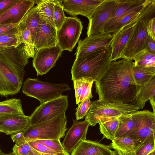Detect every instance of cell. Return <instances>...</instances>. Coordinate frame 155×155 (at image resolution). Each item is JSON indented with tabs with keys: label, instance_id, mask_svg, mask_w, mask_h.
I'll return each mask as SVG.
<instances>
[{
	"label": "cell",
	"instance_id": "ffe728a7",
	"mask_svg": "<svg viewBox=\"0 0 155 155\" xmlns=\"http://www.w3.org/2000/svg\"><path fill=\"white\" fill-rule=\"evenodd\" d=\"M30 125L29 117L24 114L0 117V132L6 135L23 131Z\"/></svg>",
	"mask_w": 155,
	"mask_h": 155
},
{
	"label": "cell",
	"instance_id": "484cf974",
	"mask_svg": "<svg viewBox=\"0 0 155 155\" xmlns=\"http://www.w3.org/2000/svg\"><path fill=\"white\" fill-rule=\"evenodd\" d=\"M149 4L142 9L131 12L123 16L113 23L104 32L111 34L116 32L123 26L140 17Z\"/></svg>",
	"mask_w": 155,
	"mask_h": 155
},
{
	"label": "cell",
	"instance_id": "60d3db41",
	"mask_svg": "<svg viewBox=\"0 0 155 155\" xmlns=\"http://www.w3.org/2000/svg\"><path fill=\"white\" fill-rule=\"evenodd\" d=\"M19 0H0V16L16 3Z\"/></svg>",
	"mask_w": 155,
	"mask_h": 155
},
{
	"label": "cell",
	"instance_id": "30bf717a",
	"mask_svg": "<svg viewBox=\"0 0 155 155\" xmlns=\"http://www.w3.org/2000/svg\"><path fill=\"white\" fill-rule=\"evenodd\" d=\"M134 126L128 136L135 141L136 145L155 133V114L148 110L137 111L131 114Z\"/></svg>",
	"mask_w": 155,
	"mask_h": 155
},
{
	"label": "cell",
	"instance_id": "8d00e7d4",
	"mask_svg": "<svg viewBox=\"0 0 155 155\" xmlns=\"http://www.w3.org/2000/svg\"><path fill=\"white\" fill-rule=\"evenodd\" d=\"M84 82L79 101V103L87 98H91L93 97L91 88L94 81L91 77H84Z\"/></svg>",
	"mask_w": 155,
	"mask_h": 155
},
{
	"label": "cell",
	"instance_id": "44dd1931",
	"mask_svg": "<svg viewBox=\"0 0 155 155\" xmlns=\"http://www.w3.org/2000/svg\"><path fill=\"white\" fill-rule=\"evenodd\" d=\"M112 151L109 146L86 139L78 145L71 155H112Z\"/></svg>",
	"mask_w": 155,
	"mask_h": 155
},
{
	"label": "cell",
	"instance_id": "7bdbcfd3",
	"mask_svg": "<svg viewBox=\"0 0 155 155\" xmlns=\"http://www.w3.org/2000/svg\"><path fill=\"white\" fill-rule=\"evenodd\" d=\"M10 137L13 141L18 145H21L26 143L23 136V131L12 134Z\"/></svg>",
	"mask_w": 155,
	"mask_h": 155
},
{
	"label": "cell",
	"instance_id": "cb8c5ba5",
	"mask_svg": "<svg viewBox=\"0 0 155 155\" xmlns=\"http://www.w3.org/2000/svg\"><path fill=\"white\" fill-rule=\"evenodd\" d=\"M98 124L103 138L113 140L115 138L119 126V122L117 117L101 118L98 120Z\"/></svg>",
	"mask_w": 155,
	"mask_h": 155
},
{
	"label": "cell",
	"instance_id": "277c9868",
	"mask_svg": "<svg viewBox=\"0 0 155 155\" xmlns=\"http://www.w3.org/2000/svg\"><path fill=\"white\" fill-rule=\"evenodd\" d=\"M155 0H153L138 20L133 32L122 51L121 58L133 60L146 49L147 34V26L149 21L155 17Z\"/></svg>",
	"mask_w": 155,
	"mask_h": 155
},
{
	"label": "cell",
	"instance_id": "3957f363",
	"mask_svg": "<svg viewBox=\"0 0 155 155\" xmlns=\"http://www.w3.org/2000/svg\"><path fill=\"white\" fill-rule=\"evenodd\" d=\"M110 47L99 48L80 57L76 58L72 66L71 80L84 77L92 78L95 82L107 69L110 60Z\"/></svg>",
	"mask_w": 155,
	"mask_h": 155
},
{
	"label": "cell",
	"instance_id": "d6986e66",
	"mask_svg": "<svg viewBox=\"0 0 155 155\" xmlns=\"http://www.w3.org/2000/svg\"><path fill=\"white\" fill-rule=\"evenodd\" d=\"M153 0H117L116 8L103 29L104 31L116 20L129 12L142 9Z\"/></svg>",
	"mask_w": 155,
	"mask_h": 155
},
{
	"label": "cell",
	"instance_id": "ee69618b",
	"mask_svg": "<svg viewBox=\"0 0 155 155\" xmlns=\"http://www.w3.org/2000/svg\"><path fill=\"white\" fill-rule=\"evenodd\" d=\"M18 25L0 24V35L13 31L17 28Z\"/></svg>",
	"mask_w": 155,
	"mask_h": 155
},
{
	"label": "cell",
	"instance_id": "b9f144b4",
	"mask_svg": "<svg viewBox=\"0 0 155 155\" xmlns=\"http://www.w3.org/2000/svg\"><path fill=\"white\" fill-rule=\"evenodd\" d=\"M155 17L151 18L148 21L147 26V35L155 41Z\"/></svg>",
	"mask_w": 155,
	"mask_h": 155
},
{
	"label": "cell",
	"instance_id": "ac0fdd59",
	"mask_svg": "<svg viewBox=\"0 0 155 155\" xmlns=\"http://www.w3.org/2000/svg\"><path fill=\"white\" fill-rule=\"evenodd\" d=\"M35 4L34 0H19L0 16V24L18 25Z\"/></svg>",
	"mask_w": 155,
	"mask_h": 155
},
{
	"label": "cell",
	"instance_id": "1f68e13d",
	"mask_svg": "<svg viewBox=\"0 0 155 155\" xmlns=\"http://www.w3.org/2000/svg\"><path fill=\"white\" fill-rule=\"evenodd\" d=\"M21 44L17 28L13 31L0 35V50L18 47Z\"/></svg>",
	"mask_w": 155,
	"mask_h": 155
},
{
	"label": "cell",
	"instance_id": "5bb4252c",
	"mask_svg": "<svg viewBox=\"0 0 155 155\" xmlns=\"http://www.w3.org/2000/svg\"><path fill=\"white\" fill-rule=\"evenodd\" d=\"M112 38V34L103 31L80 40L74 54L76 58L82 57L99 48L110 46Z\"/></svg>",
	"mask_w": 155,
	"mask_h": 155
},
{
	"label": "cell",
	"instance_id": "d590c367",
	"mask_svg": "<svg viewBox=\"0 0 155 155\" xmlns=\"http://www.w3.org/2000/svg\"><path fill=\"white\" fill-rule=\"evenodd\" d=\"M78 105L75 113L76 120L83 118L87 114L90 107L91 102L90 98H87L80 102Z\"/></svg>",
	"mask_w": 155,
	"mask_h": 155
},
{
	"label": "cell",
	"instance_id": "4dcf8cb0",
	"mask_svg": "<svg viewBox=\"0 0 155 155\" xmlns=\"http://www.w3.org/2000/svg\"><path fill=\"white\" fill-rule=\"evenodd\" d=\"M155 150V133L150 135L135 147L132 155H147Z\"/></svg>",
	"mask_w": 155,
	"mask_h": 155
},
{
	"label": "cell",
	"instance_id": "f35d334b",
	"mask_svg": "<svg viewBox=\"0 0 155 155\" xmlns=\"http://www.w3.org/2000/svg\"><path fill=\"white\" fill-rule=\"evenodd\" d=\"M27 143L33 149L39 153L54 154L60 152L49 148L35 141H30Z\"/></svg>",
	"mask_w": 155,
	"mask_h": 155
},
{
	"label": "cell",
	"instance_id": "681fc988",
	"mask_svg": "<svg viewBox=\"0 0 155 155\" xmlns=\"http://www.w3.org/2000/svg\"><path fill=\"white\" fill-rule=\"evenodd\" d=\"M112 155H118L115 150H113Z\"/></svg>",
	"mask_w": 155,
	"mask_h": 155
},
{
	"label": "cell",
	"instance_id": "f5cc1de1",
	"mask_svg": "<svg viewBox=\"0 0 155 155\" xmlns=\"http://www.w3.org/2000/svg\"><path fill=\"white\" fill-rule=\"evenodd\" d=\"M0 155H5V153H4L2 150L0 146Z\"/></svg>",
	"mask_w": 155,
	"mask_h": 155
},
{
	"label": "cell",
	"instance_id": "603a6c76",
	"mask_svg": "<svg viewBox=\"0 0 155 155\" xmlns=\"http://www.w3.org/2000/svg\"><path fill=\"white\" fill-rule=\"evenodd\" d=\"M40 18L37 5L29 10L18 26V27L26 28L30 31L34 43Z\"/></svg>",
	"mask_w": 155,
	"mask_h": 155
},
{
	"label": "cell",
	"instance_id": "816d5d0a",
	"mask_svg": "<svg viewBox=\"0 0 155 155\" xmlns=\"http://www.w3.org/2000/svg\"><path fill=\"white\" fill-rule=\"evenodd\" d=\"M5 155H16L15 153L12 152L11 153H9L8 154L5 153Z\"/></svg>",
	"mask_w": 155,
	"mask_h": 155
},
{
	"label": "cell",
	"instance_id": "7402d4cb",
	"mask_svg": "<svg viewBox=\"0 0 155 155\" xmlns=\"http://www.w3.org/2000/svg\"><path fill=\"white\" fill-rule=\"evenodd\" d=\"M155 77L147 83L139 85L134 99V105L142 109L146 103L155 96Z\"/></svg>",
	"mask_w": 155,
	"mask_h": 155
},
{
	"label": "cell",
	"instance_id": "83f0119b",
	"mask_svg": "<svg viewBox=\"0 0 155 155\" xmlns=\"http://www.w3.org/2000/svg\"><path fill=\"white\" fill-rule=\"evenodd\" d=\"M134 76L138 85L144 84L155 77V67H144L133 65Z\"/></svg>",
	"mask_w": 155,
	"mask_h": 155
},
{
	"label": "cell",
	"instance_id": "5b68a950",
	"mask_svg": "<svg viewBox=\"0 0 155 155\" xmlns=\"http://www.w3.org/2000/svg\"><path fill=\"white\" fill-rule=\"evenodd\" d=\"M67 119L64 113L51 120L30 125L23 131L26 143L39 140L60 139L67 130Z\"/></svg>",
	"mask_w": 155,
	"mask_h": 155
},
{
	"label": "cell",
	"instance_id": "7c38bea8",
	"mask_svg": "<svg viewBox=\"0 0 155 155\" xmlns=\"http://www.w3.org/2000/svg\"><path fill=\"white\" fill-rule=\"evenodd\" d=\"M62 51L58 44L55 46L41 48L35 51L32 66L37 76L46 74L54 67Z\"/></svg>",
	"mask_w": 155,
	"mask_h": 155
},
{
	"label": "cell",
	"instance_id": "c3c4849f",
	"mask_svg": "<svg viewBox=\"0 0 155 155\" xmlns=\"http://www.w3.org/2000/svg\"><path fill=\"white\" fill-rule=\"evenodd\" d=\"M40 153L41 155H70V153L67 152L66 151L58 152L54 154Z\"/></svg>",
	"mask_w": 155,
	"mask_h": 155
},
{
	"label": "cell",
	"instance_id": "ba28073f",
	"mask_svg": "<svg viewBox=\"0 0 155 155\" xmlns=\"http://www.w3.org/2000/svg\"><path fill=\"white\" fill-rule=\"evenodd\" d=\"M68 97L67 95H62L40 104L29 116L31 125L48 120L65 113L68 107Z\"/></svg>",
	"mask_w": 155,
	"mask_h": 155
},
{
	"label": "cell",
	"instance_id": "bcb514c9",
	"mask_svg": "<svg viewBox=\"0 0 155 155\" xmlns=\"http://www.w3.org/2000/svg\"><path fill=\"white\" fill-rule=\"evenodd\" d=\"M146 48L149 51L155 53V41L153 40L148 35L147 38Z\"/></svg>",
	"mask_w": 155,
	"mask_h": 155
},
{
	"label": "cell",
	"instance_id": "7a4b0ae2",
	"mask_svg": "<svg viewBox=\"0 0 155 155\" xmlns=\"http://www.w3.org/2000/svg\"><path fill=\"white\" fill-rule=\"evenodd\" d=\"M28 59L23 43L0 50V96H12L20 91Z\"/></svg>",
	"mask_w": 155,
	"mask_h": 155
},
{
	"label": "cell",
	"instance_id": "f1b7e54d",
	"mask_svg": "<svg viewBox=\"0 0 155 155\" xmlns=\"http://www.w3.org/2000/svg\"><path fill=\"white\" fill-rule=\"evenodd\" d=\"M20 40L24 45V49L28 58H33L35 51L30 31L26 28L18 27Z\"/></svg>",
	"mask_w": 155,
	"mask_h": 155
},
{
	"label": "cell",
	"instance_id": "d4e9b609",
	"mask_svg": "<svg viewBox=\"0 0 155 155\" xmlns=\"http://www.w3.org/2000/svg\"><path fill=\"white\" fill-rule=\"evenodd\" d=\"M24 114L21 100L13 98L0 102V117Z\"/></svg>",
	"mask_w": 155,
	"mask_h": 155
},
{
	"label": "cell",
	"instance_id": "8fae6325",
	"mask_svg": "<svg viewBox=\"0 0 155 155\" xmlns=\"http://www.w3.org/2000/svg\"><path fill=\"white\" fill-rule=\"evenodd\" d=\"M117 0H104L88 19L87 36L103 31V28L114 11Z\"/></svg>",
	"mask_w": 155,
	"mask_h": 155
},
{
	"label": "cell",
	"instance_id": "e0dca14e",
	"mask_svg": "<svg viewBox=\"0 0 155 155\" xmlns=\"http://www.w3.org/2000/svg\"><path fill=\"white\" fill-rule=\"evenodd\" d=\"M104 0H60L64 11L73 17L80 15L89 19Z\"/></svg>",
	"mask_w": 155,
	"mask_h": 155
},
{
	"label": "cell",
	"instance_id": "d6a6232c",
	"mask_svg": "<svg viewBox=\"0 0 155 155\" xmlns=\"http://www.w3.org/2000/svg\"><path fill=\"white\" fill-rule=\"evenodd\" d=\"M133 65L144 67H155V53L146 49L134 59Z\"/></svg>",
	"mask_w": 155,
	"mask_h": 155
},
{
	"label": "cell",
	"instance_id": "4fadbf2b",
	"mask_svg": "<svg viewBox=\"0 0 155 155\" xmlns=\"http://www.w3.org/2000/svg\"><path fill=\"white\" fill-rule=\"evenodd\" d=\"M145 9L138 18L112 33L113 38L110 46L111 62L121 58L123 50L133 32L138 20L142 16Z\"/></svg>",
	"mask_w": 155,
	"mask_h": 155
},
{
	"label": "cell",
	"instance_id": "db71d44e",
	"mask_svg": "<svg viewBox=\"0 0 155 155\" xmlns=\"http://www.w3.org/2000/svg\"><path fill=\"white\" fill-rule=\"evenodd\" d=\"M41 155L38 152V153H36V154H35V155Z\"/></svg>",
	"mask_w": 155,
	"mask_h": 155
},
{
	"label": "cell",
	"instance_id": "9c48e42d",
	"mask_svg": "<svg viewBox=\"0 0 155 155\" xmlns=\"http://www.w3.org/2000/svg\"><path fill=\"white\" fill-rule=\"evenodd\" d=\"M83 28L82 22L77 17H67L57 31L58 44L63 51H72L79 41Z\"/></svg>",
	"mask_w": 155,
	"mask_h": 155
},
{
	"label": "cell",
	"instance_id": "836d02e7",
	"mask_svg": "<svg viewBox=\"0 0 155 155\" xmlns=\"http://www.w3.org/2000/svg\"><path fill=\"white\" fill-rule=\"evenodd\" d=\"M111 144L130 154L132 153L136 145L134 140L128 136L124 137H115Z\"/></svg>",
	"mask_w": 155,
	"mask_h": 155
},
{
	"label": "cell",
	"instance_id": "9a60e30c",
	"mask_svg": "<svg viewBox=\"0 0 155 155\" xmlns=\"http://www.w3.org/2000/svg\"><path fill=\"white\" fill-rule=\"evenodd\" d=\"M57 31L54 26L48 21L41 16L36 30L34 43L35 51L56 46L58 44Z\"/></svg>",
	"mask_w": 155,
	"mask_h": 155
},
{
	"label": "cell",
	"instance_id": "8992f818",
	"mask_svg": "<svg viewBox=\"0 0 155 155\" xmlns=\"http://www.w3.org/2000/svg\"><path fill=\"white\" fill-rule=\"evenodd\" d=\"M139 109L137 106L131 104L119 102L110 103L98 100L91 102L84 120L89 123L90 126H94L98 124L101 118L131 114Z\"/></svg>",
	"mask_w": 155,
	"mask_h": 155
},
{
	"label": "cell",
	"instance_id": "74e56055",
	"mask_svg": "<svg viewBox=\"0 0 155 155\" xmlns=\"http://www.w3.org/2000/svg\"><path fill=\"white\" fill-rule=\"evenodd\" d=\"M34 141L56 151L59 152L66 151L61 142L60 139L39 140Z\"/></svg>",
	"mask_w": 155,
	"mask_h": 155
},
{
	"label": "cell",
	"instance_id": "f546056e",
	"mask_svg": "<svg viewBox=\"0 0 155 155\" xmlns=\"http://www.w3.org/2000/svg\"><path fill=\"white\" fill-rule=\"evenodd\" d=\"M117 118L119 124L115 137H124L128 136L134 126L131 114L121 115Z\"/></svg>",
	"mask_w": 155,
	"mask_h": 155
},
{
	"label": "cell",
	"instance_id": "4316f807",
	"mask_svg": "<svg viewBox=\"0 0 155 155\" xmlns=\"http://www.w3.org/2000/svg\"><path fill=\"white\" fill-rule=\"evenodd\" d=\"M34 1L35 4H37L38 13L40 16L48 21L55 26L53 19L55 0Z\"/></svg>",
	"mask_w": 155,
	"mask_h": 155
},
{
	"label": "cell",
	"instance_id": "e575fe53",
	"mask_svg": "<svg viewBox=\"0 0 155 155\" xmlns=\"http://www.w3.org/2000/svg\"><path fill=\"white\" fill-rule=\"evenodd\" d=\"M66 18L60 0H55L53 19L54 25L57 30L61 27Z\"/></svg>",
	"mask_w": 155,
	"mask_h": 155
},
{
	"label": "cell",
	"instance_id": "52a82bcc",
	"mask_svg": "<svg viewBox=\"0 0 155 155\" xmlns=\"http://www.w3.org/2000/svg\"><path fill=\"white\" fill-rule=\"evenodd\" d=\"M71 89L65 83H52L28 78L24 82L22 91L26 95L38 100L41 104L59 97L63 92Z\"/></svg>",
	"mask_w": 155,
	"mask_h": 155
},
{
	"label": "cell",
	"instance_id": "f6af8a7d",
	"mask_svg": "<svg viewBox=\"0 0 155 155\" xmlns=\"http://www.w3.org/2000/svg\"><path fill=\"white\" fill-rule=\"evenodd\" d=\"M13 152L16 155H28L29 152L21 146L15 144L12 148Z\"/></svg>",
	"mask_w": 155,
	"mask_h": 155
},
{
	"label": "cell",
	"instance_id": "6da1fadb",
	"mask_svg": "<svg viewBox=\"0 0 155 155\" xmlns=\"http://www.w3.org/2000/svg\"><path fill=\"white\" fill-rule=\"evenodd\" d=\"M100 100L133 104L138 85L132 60L124 58L111 62L103 75L95 82Z\"/></svg>",
	"mask_w": 155,
	"mask_h": 155
},
{
	"label": "cell",
	"instance_id": "2e32d148",
	"mask_svg": "<svg viewBox=\"0 0 155 155\" xmlns=\"http://www.w3.org/2000/svg\"><path fill=\"white\" fill-rule=\"evenodd\" d=\"M90 124L85 121H77L73 120V124L68 130L62 142L64 150L69 153H71L78 145L86 139Z\"/></svg>",
	"mask_w": 155,
	"mask_h": 155
},
{
	"label": "cell",
	"instance_id": "f907efd6",
	"mask_svg": "<svg viewBox=\"0 0 155 155\" xmlns=\"http://www.w3.org/2000/svg\"><path fill=\"white\" fill-rule=\"evenodd\" d=\"M147 155H155V150H154L149 153Z\"/></svg>",
	"mask_w": 155,
	"mask_h": 155
},
{
	"label": "cell",
	"instance_id": "7dc6e473",
	"mask_svg": "<svg viewBox=\"0 0 155 155\" xmlns=\"http://www.w3.org/2000/svg\"><path fill=\"white\" fill-rule=\"evenodd\" d=\"M150 103L152 107L153 112L155 114V97H153L149 99Z\"/></svg>",
	"mask_w": 155,
	"mask_h": 155
},
{
	"label": "cell",
	"instance_id": "ab89813d",
	"mask_svg": "<svg viewBox=\"0 0 155 155\" xmlns=\"http://www.w3.org/2000/svg\"><path fill=\"white\" fill-rule=\"evenodd\" d=\"M73 81L75 92L76 104H78L79 103V101L84 82V78L82 77Z\"/></svg>",
	"mask_w": 155,
	"mask_h": 155
}]
</instances>
